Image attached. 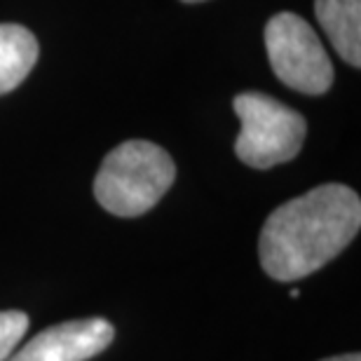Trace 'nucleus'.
Returning <instances> with one entry per match:
<instances>
[{
	"label": "nucleus",
	"mask_w": 361,
	"mask_h": 361,
	"mask_svg": "<svg viewBox=\"0 0 361 361\" xmlns=\"http://www.w3.org/2000/svg\"><path fill=\"white\" fill-rule=\"evenodd\" d=\"M322 361H361V357L359 355H341V357H329Z\"/></svg>",
	"instance_id": "nucleus-9"
},
{
	"label": "nucleus",
	"mask_w": 361,
	"mask_h": 361,
	"mask_svg": "<svg viewBox=\"0 0 361 361\" xmlns=\"http://www.w3.org/2000/svg\"><path fill=\"white\" fill-rule=\"evenodd\" d=\"M113 338V326L101 317L61 322L40 331L5 361H87L101 355Z\"/></svg>",
	"instance_id": "nucleus-5"
},
{
	"label": "nucleus",
	"mask_w": 361,
	"mask_h": 361,
	"mask_svg": "<svg viewBox=\"0 0 361 361\" xmlns=\"http://www.w3.org/2000/svg\"><path fill=\"white\" fill-rule=\"evenodd\" d=\"M180 3H204V0H180Z\"/></svg>",
	"instance_id": "nucleus-11"
},
{
	"label": "nucleus",
	"mask_w": 361,
	"mask_h": 361,
	"mask_svg": "<svg viewBox=\"0 0 361 361\" xmlns=\"http://www.w3.org/2000/svg\"><path fill=\"white\" fill-rule=\"evenodd\" d=\"M361 228V200L343 183H324L268 216L258 237L263 270L277 281H298L350 247Z\"/></svg>",
	"instance_id": "nucleus-1"
},
{
	"label": "nucleus",
	"mask_w": 361,
	"mask_h": 361,
	"mask_svg": "<svg viewBox=\"0 0 361 361\" xmlns=\"http://www.w3.org/2000/svg\"><path fill=\"white\" fill-rule=\"evenodd\" d=\"M265 49L274 75L286 87L302 94L329 92L334 85V63L319 35L293 12H279L265 24Z\"/></svg>",
	"instance_id": "nucleus-4"
},
{
	"label": "nucleus",
	"mask_w": 361,
	"mask_h": 361,
	"mask_svg": "<svg viewBox=\"0 0 361 361\" xmlns=\"http://www.w3.org/2000/svg\"><path fill=\"white\" fill-rule=\"evenodd\" d=\"M233 108L242 122L235 155L247 167L270 169L300 153L307 122L291 106L263 92H242L233 99Z\"/></svg>",
	"instance_id": "nucleus-3"
},
{
	"label": "nucleus",
	"mask_w": 361,
	"mask_h": 361,
	"mask_svg": "<svg viewBox=\"0 0 361 361\" xmlns=\"http://www.w3.org/2000/svg\"><path fill=\"white\" fill-rule=\"evenodd\" d=\"M288 295H291V298H298V295H300V288H291V291H288Z\"/></svg>",
	"instance_id": "nucleus-10"
},
{
	"label": "nucleus",
	"mask_w": 361,
	"mask_h": 361,
	"mask_svg": "<svg viewBox=\"0 0 361 361\" xmlns=\"http://www.w3.org/2000/svg\"><path fill=\"white\" fill-rule=\"evenodd\" d=\"M314 14L336 52L361 66V0H314Z\"/></svg>",
	"instance_id": "nucleus-6"
},
{
	"label": "nucleus",
	"mask_w": 361,
	"mask_h": 361,
	"mask_svg": "<svg viewBox=\"0 0 361 361\" xmlns=\"http://www.w3.org/2000/svg\"><path fill=\"white\" fill-rule=\"evenodd\" d=\"M28 314L21 310L0 312V361H5L28 331Z\"/></svg>",
	"instance_id": "nucleus-8"
},
{
	"label": "nucleus",
	"mask_w": 361,
	"mask_h": 361,
	"mask_svg": "<svg viewBox=\"0 0 361 361\" xmlns=\"http://www.w3.org/2000/svg\"><path fill=\"white\" fill-rule=\"evenodd\" d=\"M174 178L176 164L167 150L150 141H125L101 162L94 197L108 214L134 219L150 212Z\"/></svg>",
	"instance_id": "nucleus-2"
},
{
	"label": "nucleus",
	"mask_w": 361,
	"mask_h": 361,
	"mask_svg": "<svg viewBox=\"0 0 361 361\" xmlns=\"http://www.w3.org/2000/svg\"><path fill=\"white\" fill-rule=\"evenodd\" d=\"M38 40L21 24H0V97L17 90L38 61Z\"/></svg>",
	"instance_id": "nucleus-7"
}]
</instances>
